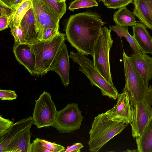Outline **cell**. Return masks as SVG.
Wrapping results in <instances>:
<instances>
[{"label": "cell", "mask_w": 152, "mask_h": 152, "mask_svg": "<svg viewBox=\"0 0 152 152\" xmlns=\"http://www.w3.org/2000/svg\"><path fill=\"white\" fill-rule=\"evenodd\" d=\"M105 23L96 12H86L71 15L65 29L66 40L77 51L93 56L95 44Z\"/></svg>", "instance_id": "1"}, {"label": "cell", "mask_w": 152, "mask_h": 152, "mask_svg": "<svg viewBox=\"0 0 152 152\" xmlns=\"http://www.w3.org/2000/svg\"><path fill=\"white\" fill-rule=\"evenodd\" d=\"M128 124L112 121L102 113L95 117L89 134L87 143L91 152H97L109 141L120 134Z\"/></svg>", "instance_id": "2"}, {"label": "cell", "mask_w": 152, "mask_h": 152, "mask_svg": "<svg viewBox=\"0 0 152 152\" xmlns=\"http://www.w3.org/2000/svg\"><path fill=\"white\" fill-rule=\"evenodd\" d=\"M66 39L65 34L60 32L49 40L29 44L36 57V75H44L49 71Z\"/></svg>", "instance_id": "3"}, {"label": "cell", "mask_w": 152, "mask_h": 152, "mask_svg": "<svg viewBox=\"0 0 152 152\" xmlns=\"http://www.w3.org/2000/svg\"><path fill=\"white\" fill-rule=\"evenodd\" d=\"M85 56L78 51H73L70 52L69 55L73 62L79 65V70L86 76L91 86L99 88L103 96L116 99L118 94L115 87L105 79L95 66L93 61Z\"/></svg>", "instance_id": "4"}, {"label": "cell", "mask_w": 152, "mask_h": 152, "mask_svg": "<svg viewBox=\"0 0 152 152\" xmlns=\"http://www.w3.org/2000/svg\"><path fill=\"white\" fill-rule=\"evenodd\" d=\"M125 84L123 90L130 98L131 106L144 99L149 90L148 82L142 77L124 51L123 53Z\"/></svg>", "instance_id": "5"}, {"label": "cell", "mask_w": 152, "mask_h": 152, "mask_svg": "<svg viewBox=\"0 0 152 152\" xmlns=\"http://www.w3.org/2000/svg\"><path fill=\"white\" fill-rule=\"evenodd\" d=\"M111 31L106 27L102 28L100 35L94 47L92 57L94 66L100 73L107 82L114 85L109 60V53L113 42Z\"/></svg>", "instance_id": "6"}, {"label": "cell", "mask_w": 152, "mask_h": 152, "mask_svg": "<svg viewBox=\"0 0 152 152\" xmlns=\"http://www.w3.org/2000/svg\"><path fill=\"white\" fill-rule=\"evenodd\" d=\"M148 87L145 98L138 103L131 106L132 120L130 124L132 135L134 139L141 135L152 117V86L150 85Z\"/></svg>", "instance_id": "7"}, {"label": "cell", "mask_w": 152, "mask_h": 152, "mask_svg": "<svg viewBox=\"0 0 152 152\" xmlns=\"http://www.w3.org/2000/svg\"><path fill=\"white\" fill-rule=\"evenodd\" d=\"M35 102L33 113L34 124L37 128L53 126L57 111L50 94L44 91Z\"/></svg>", "instance_id": "8"}, {"label": "cell", "mask_w": 152, "mask_h": 152, "mask_svg": "<svg viewBox=\"0 0 152 152\" xmlns=\"http://www.w3.org/2000/svg\"><path fill=\"white\" fill-rule=\"evenodd\" d=\"M76 103L68 104L57 111L53 127L59 132L70 133L80 128L84 117Z\"/></svg>", "instance_id": "9"}, {"label": "cell", "mask_w": 152, "mask_h": 152, "mask_svg": "<svg viewBox=\"0 0 152 152\" xmlns=\"http://www.w3.org/2000/svg\"><path fill=\"white\" fill-rule=\"evenodd\" d=\"M32 7L36 21L39 40L45 29L58 30L60 19L53 15L40 0H32Z\"/></svg>", "instance_id": "10"}, {"label": "cell", "mask_w": 152, "mask_h": 152, "mask_svg": "<svg viewBox=\"0 0 152 152\" xmlns=\"http://www.w3.org/2000/svg\"><path fill=\"white\" fill-rule=\"evenodd\" d=\"M116 104L106 112L105 114L112 121L130 124L132 118L129 96L127 93L123 92L118 94Z\"/></svg>", "instance_id": "11"}, {"label": "cell", "mask_w": 152, "mask_h": 152, "mask_svg": "<svg viewBox=\"0 0 152 152\" xmlns=\"http://www.w3.org/2000/svg\"><path fill=\"white\" fill-rule=\"evenodd\" d=\"M69 58L67 48L65 42L49 69V71H53L58 74L63 84L66 87L69 83Z\"/></svg>", "instance_id": "12"}, {"label": "cell", "mask_w": 152, "mask_h": 152, "mask_svg": "<svg viewBox=\"0 0 152 152\" xmlns=\"http://www.w3.org/2000/svg\"><path fill=\"white\" fill-rule=\"evenodd\" d=\"M13 51L16 59L32 75H35L36 59L30 45L27 43L14 45Z\"/></svg>", "instance_id": "13"}, {"label": "cell", "mask_w": 152, "mask_h": 152, "mask_svg": "<svg viewBox=\"0 0 152 152\" xmlns=\"http://www.w3.org/2000/svg\"><path fill=\"white\" fill-rule=\"evenodd\" d=\"M31 126L26 128L15 136L3 152H31L30 142Z\"/></svg>", "instance_id": "14"}, {"label": "cell", "mask_w": 152, "mask_h": 152, "mask_svg": "<svg viewBox=\"0 0 152 152\" xmlns=\"http://www.w3.org/2000/svg\"><path fill=\"white\" fill-rule=\"evenodd\" d=\"M34 123L33 117L32 116L14 123L7 130L0 136V152H3L11 141L17 134Z\"/></svg>", "instance_id": "15"}, {"label": "cell", "mask_w": 152, "mask_h": 152, "mask_svg": "<svg viewBox=\"0 0 152 152\" xmlns=\"http://www.w3.org/2000/svg\"><path fill=\"white\" fill-rule=\"evenodd\" d=\"M129 57L137 70L148 83L152 78V58L146 53L135 52Z\"/></svg>", "instance_id": "16"}, {"label": "cell", "mask_w": 152, "mask_h": 152, "mask_svg": "<svg viewBox=\"0 0 152 152\" xmlns=\"http://www.w3.org/2000/svg\"><path fill=\"white\" fill-rule=\"evenodd\" d=\"M133 13L140 22L152 30V0H133Z\"/></svg>", "instance_id": "17"}, {"label": "cell", "mask_w": 152, "mask_h": 152, "mask_svg": "<svg viewBox=\"0 0 152 152\" xmlns=\"http://www.w3.org/2000/svg\"><path fill=\"white\" fill-rule=\"evenodd\" d=\"M20 26L23 31L26 43L31 44L39 40L37 22L32 7L22 18Z\"/></svg>", "instance_id": "18"}, {"label": "cell", "mask_w": 152, "mask_h": 152, "mask_svg": "<svg viewBox=\"0 0 152 152\" xmlns=\"http://www.w3.org/2000/svg\"><path fill=\"white\" fill-rule=\"evenodd\" d=\"M133 35L142 53L152 54V37L144 24L138 23L132 26Z\"/></svg>", "instance_id": "19"}, {"label": "cell", "mask_w": 152, "mask_h": 152, "mask_svg": "<svg viewBox=\"0 0 152 152\" xmlns=\"http://www.w3.org/2000/svg\"><path fill=\"white\" fill-rule=\"evenodd\" d=\"M136 139L137 151L152 152V117L145 127L141 135Z\"/></svg>", "instance_id": "20"}, {"label": "cell", "mask_w": 152, "mask_h": 152, "mask_svg": "<svg viewBox=\"0 0 152 152\" xmlns=\"http://www.w3.org/2000/svg\"><path fill=\"white\" fill-rule=\"evenodd\" d=\"M113 18L115 24L121 26L132 27L137 23L135 15L127 9L126 6L115 11Z\"/></svg>", "instance_id": "21"}, {"label": "cell", "mask_w": 152, "mask_h": 152, "mask_svg": "<svg viewBox=\"0 0 152 152\" xmlns=\"http://www.w3.org/2000/svg\"><path fill=\"white\" fill-rule=\"evenodd\" d=\"M50 12L60 19L66 11V1L59 0H40Z\"/></svg>", "instance_id": "22"}, {"label": "cell", "mask_w": 152, "mask_h": 152, "mask_svg": "<svg viewBox=\"0 0 152 152\" xmlns=\"http://www.w3.org/2000/svg\"><path fill=\"white\" fill-rule=\"evenodd\" d=\"M32 6V0H24L18 7L12 20L16 27L19 26L22 18Z\"/></svg>", "instance_id": "23"}, {"label": "cell", "mask_w": 152, "mask_h": 152, "mask_svg": "<svg viewBox=\"0 0 152 152\" xmlns=\"http://www.w3.org/2000/svg\"><path fill=\"white\" fill-rule=\"evenodd\" d=\"M98 4L96 0H75L69 4V9L74 11L75 10L97 7Z\"/></svg>", "instance_id": "24"}, {"label": "cell", "mask_w": 152, "mask_h": 152, "mask_svg": "<svg viewBox=\"0 0 152 152\" xmlns=\"http://www.w3.org/2000/svg\"><path fill=\"white\" fill-rule=\"evenodd\" d=\"M9 26L11 34L14 38V45L26 43L24 34L20 26L18 27H16L12 21Z\"/></svg>", "instance_id": "25"}, {"label": "cell", "mask_w": 152, "mask_h": 152, "mask_svg": "<svg viewBox=\"0 0 152 152\" xmlns=\"http://www.w3.org/2000/svg\"><path fill=\"white\" fill-rule=\"evenodd\" d=\"M133 0H104V4L107 8L115 9L126 6Z\"/></svg>", "instance_id": "26"}, {"label": "cell", "mask_w": 152, "mask_h": 152, "mask_svg": "<svg viewBox=\"0 0 152 152\" xmlns=\"http://www.w3.org/2000/svg\"><path fill=\"white\" fill-rule=\"evenodd\" d=\"M41 141L44 147L52 152H64L66 149L64 146L55 142H52L43 139H41Z\"/></svg>", "instance_id": "27"}, {"label": "cell", "mask_w": 152, "mask_h": 152, "mask_svg": "<svg viewBox=\"0 0 152 152\" xmlns=\"http://www.w3.org/2000/svg\"><path fill=\"white\" fill-rule=\"evenodd\" d=\"M60 33L58 30L50 28L45 29L39 40L46 41L51 39Z\"/></svg>", "instance_id": "28"}, {"label": "cell", "mask_w": 152, "mask_h": 152, "mask_svg": "<svg viewBox=\"0 0 152 152\" xmlns=\"http://www.w3.org/2000/svg\"><path fill=\"white\" fill-rule=\"evenodd\" d=\"M41 139L37 137L31 143V152H52L44 147L41 142Z\"/></svg>", "instance_id": "29"}, {"label": "cell", "mask_w": 152, "mask_h": 152, "mask_svg": "<svg viewBox=\"0 0 152 152\" xmlns=\"http://www.w3.org/2000/svg\"><path fill=\"white\" fill-rule=\"evenodd\" d=\"M17 98V95L13 90H0V99L2 100H12Z\"/></svg>", "instance_id": "30"}, {"label": "cell", "mask_w": 152, "mask_h": 152, "mask_svg": "<svg viewBox=\"0 0 152 152\" xmlns=\"http://www.w3.org/2000/svg\"><path fill=\"white\" fill-rule=\"evenodd\" d=\"M13 124V121L0 116V136L7 130Z\"/></svg>", "instance_id": "31"}, {"label": "cell", "mask_w": 152, "mask_h": 152, "mask_svg": "<svg viewBox=\"0 0 152 152\" xmlns=\"http://www.w3.org/2000/svg\"><path fill=\"white\" fill-rule=\"evenodd\" d=\"M15 12L8 16H0V31H2L8 28L12 20Z\"/></svg>", "instance_id": "32"}, {"label": "cell", "mask_w": 152, "mask_h": 152, "mask_svg": "<svg viewBox=\"0 0 152 152\" xmlns=\"http://www.w3.org/2000/svg\"><path fill=\"white\" fill-rule=\"evenodd\" d=\"M129 42L130 47L135 52L142 53L139 46L133 36L128 33L124 37Z\"/></svg>", "instance_id": "33"}, {"label": "cell", "mask_w": 152, "mask_h": 152, "mask_svg": "<svg viewBox=\"0 0 152 152\" xmlns=\"http://www.w3.org/2000/svg\"><path fill=\"white\" fill-rule=\"evenodd\" d=\"M15 10L0 1V16H8L15 12Z\"/></svg>", "instance_id": "34"}, {"label": "cell", "mask_w": 152, "mask_h": 152, "mask_svg": "<svg viewBox=\"0 0 152 152\" xmlns=\"http://www.w3.org/2000/svg\"><path fill=\"white\" fill-rule=\"evenodd\" d=\"M84 147L83 144L80 142L76 143L70 146H68L64 152H80L81 149Z\"/></svg>", "instance_id": "35"}, {"label": "cell", "mask_w": 152, "mask_h": 152, "mask_svg": "<svg viewBox=\"0 0 152 152\" xmlns=\"http://www.w3.org/2000/svg\"><path fill=\"white\" fill-rule=\"evenodd\" d=\"M24 0H14L12 8L16 10L18 7Z\"/></svg>", "instance_id": "36"}, {"label": "cell", "mask_w": 152, "mask_h": 152, "mask_svg": "<svg viewBox=\"0 0 152 152\" xmlns=\"http://www.w3.org/2000/svg\"><path fill=\"white\" fill-rule=\"evenodd\" d=\"M14 0H0V1L6 5L12 7Z\"/></svg>", "instance_id": "37"}, {"label": "cell", "mask_w": 152, "mask_h": 152, "mask_svg": "<svg viewBox=\"0 0 152 152\" xmlns=\"http://www.w3.org/2000/svg\"><path fill=\"white\" fill-rule=\"evenodd\" d=\"M98 0V1L99 2H100V1L103 2L104 1V0Z\"/></svg>", "instance_id": "38"}, {"label": "cell", "mask_w": 152, "mask_h": 152, "mask_svg": "<svg viewBox=\"0 0 152 152\" xmlns=\"http://www.w3.org/2000/svg\"><path fill=\"white\" fill-rule=\"evenodd\" d=\"M61 1H66V0H60Z\"/></svg>", "instance_id": "39"}, {"label": "cell", "mask_w": 152, "mask_h": 152, "mask_svg": "<svg viewBox=\"0 0 152 152\" xmlns=\"http://www.w3.org/2000/svg\"></svg>", "instance_id": "40"}]
</instances>
